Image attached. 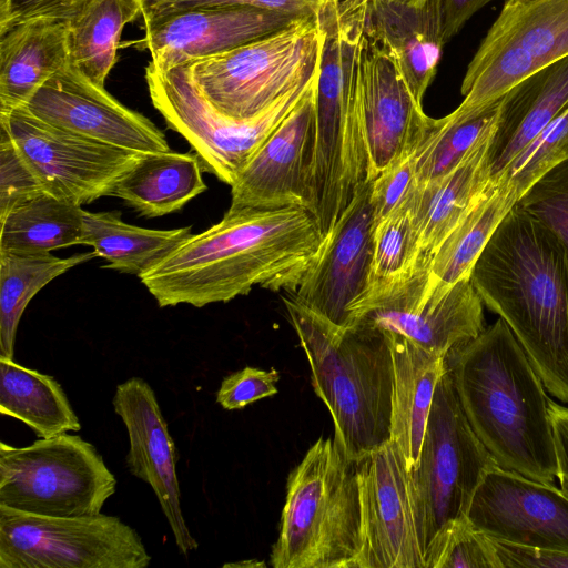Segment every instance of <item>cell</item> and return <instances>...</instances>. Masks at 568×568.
I'll use <instances>...</instances> for the list:
<instances>
[{
  "label": "cell",
  "instance_id": "1",
  "mask_svg": "<svg viewBox=\"0 0 568 568\" xmlns=\"http://www.w3.org/2000/svg\"><path fill=\"white\" fill-rule=\"evenodd\" d=\"M323 237L304 207L227 210L140 280L160 307L225 303L255 285L292 294Z\"/></svg>",
  "mask_w": 568,
  "mask_h": 568
},
{
  "label": "cell",
  "instance_id": "2",
  "mask_svg": "<svg viewBox=\"0 0 568 568\" xmlns=\"http://www.w3.org/2000/svg\"><path fill=\"white\" fill-rule=\"evenodd\" d=\"M470 281L509 326L546 389L568 404V251L517 203L475 262Z\"/></svg>",
  "mask_w": 568,
  "mask_h": 568
},
{
  "label": "cell",
  "instance_id": "3",
  "mask_svg": "<svg viewBox=\"0 0 568 568\" xmlns=\"http://www.w3.org/2000/svg\"><path fill=\"white\" fill-rule=\"evenodd\" d=\"M446 359L466 418L497 465L554 483L550 398L506 322L499 317Z\"/></svg>",
  "mask_w": 568,
  "mask_h": 568
},
{
  "label": "cell",
  "instance_id": "4",
  "mask_svg": "<svg viewBox=\"0 0 568 568\" xmlns=\"http://www.w3.org/2000/svg\"><path fill=\"white\" fill-rule=\"evenodd\" d=\"M283 302L313 389L331 413L336 444L357 462L389 443L393 358L385 334L361 326L339 329L291 295Z\"/></svg>",
  "mask_w": 568,
  "mask_h": 568
},
{
  "label": "cell",
  "instance_id": "5",
  "mask_svg": "<svg viewBox=\"0 0 568 568\" xmlns=\"http://www.w3.org/2000/svg\"><path fill=\"white\" fill-rule=\"evenodd\" d=\"M316 17L323 45L316 87L312 196L317 207L339 211L368 181L357 68L364 0H341Z\"/></svg>",
  "mask_w": 568,
  "mask_h": 568
},
{
  "label": "cell",
  "instance_id": "6",
  "mask_svg": "<svg viewBox=\"0 0 568 568\" xmlns=\"http://www.w3.org/2000/svg\"><path fill=\"white\" fill-rule=\"evenodd\" d=\"M356 462L320 437L287 477L274 568H355L361 549Z\"/></svg>",
  "mask_w": 568,
  "mask_h": 568
},
{
  "label": "cell",
  "instance_id": "7",
  "mask_svg": "<svg viewBox=\"0 0 568 568\" xmlns=\"http://www.w3.org/2000/svg\"><path fill=\"white\" fill-rule=\"evenodd\" d=\"M323 32L315 14L232 50L187 63L202 94L221 114L253 119L307 80L321 61Z\"/></svg>",
  "mask_w": 568,
  "mask_h": 568
},
{
  "label": "cell",
  "instance_id": "8",
  "mask_svg": "<svg viewBox=\"0 0 568 568\" xmlns=\"http://www.w3.org/2000/svg\"><path fill=\"white\" fill-rule=\"evenodd\" d=\"M297 84L267 110L250 120H233L217 112L202 94L186 64L166 70L151 61L145 80L153 106L168 126L180 133L200 159L203 171L233 185L266 139L303 98L320 71Z\"/></svg>",
  "mask_w": 568,
  "mask_h": 568
},
{
  "label": "cell",
  "instance_id": "9",
  "mask_svg": "<svg viewBox=\"0 0 568 568\" xmlns=\"http://www.w3.org/2000/svg\"><path fill=\"white\" fill-rule=\"evenodd\" d=\"M115 490L103 457L79 435L39 438L26 447L0 443L1 505L41 516H93Z\"/></svg>",
  "mask_w": 568,
  "mask_h": 568
},
{
  "label": "cell",
  "instance_id": "10",
  "mask_svg": "<svg viewBox=\"0 0 568 568\" xmlns=\"http://www.w3.org/2000/svg\"><path fill=\"white\" fill-rule=\"evenodd\" d=\"M496 466L466 418L447 366L435 390L418 466L409 470L425 562L433 541L466 517L479 483Z\"/></svg>",
  "mask_w": 568,
  "mask_h": 568
},
{
  "label": "cell",
  "instance_id": "11",
  "mask_svg": "<svg viewBox=\"0 0 568 568\" xmlns=\"http://www.w3.org/2000/svg\"><path fill=\"white\" fill-rule=\"evenodd\" d=\"M483 304L470 276L435 283L425 260L403 278L368 287L351 308V327L396 333L447 357L485 329Z\"/></svg>",
  "mask_w": 568,
  "mask_h": 568
},
{
  "label": "cell",
  "instance_id": "12",
  "mask_svg": "<svg viewBox=\"0 0 568 568\" xmlns=\"http://www.w3.org/2000/svg\"><path fill=\"white\" fill-rule=\"evenodd\" d=\"M142 538L119 517H51L0 504V568H146Z\"/></svg>",
  "mask_w": 568,
  "mask_h": 568
},
{
  "label": "cell",
  "instance_id": "13",
  "mask_svg": "<svg viewBox=\"0 0 568 568\" xmlns=\"http://www.w3.org/2000/svg\"><path fill=\"white\" fill-rule=\"evenodd\" d=\"M568 55V0H507L470 60L462 103L467 115L537 70Z\"/></svg>",
  "mask_w": 568,
  "mask_h": 568
},
{
  "label": "cell",
  "instance_id": "14",
  "mask_svg": "<svg viewBox=\"0 0 568 568\" xmlns=\"http://www.w3.org/2000/svg\"><path fill=\"white\" fill-rule=\"evenodd\" d=\"M0 125L44 191L80 206L110 196L116 181L140 155L51 125L26 106L0 113Z\"/></svg>",
  "mask_w": 568,
  "mask_h": 568
},
{
  "label": "cell",
  "instance_id": "15",
  "mask_svg": "<svg viewBox=\"0 0 568 568\" xmlns=\"http://www.w3.org/2000/svg\"><path fill=\"white\" fill-rule=\"evenodd\" d=\"M361 549L355 568H426L410 473L390 440L356 462Z\"/></svg>",
  "mask_w": 568,
  "mask_h": 568
},
{
  "label": "cell",
  "instance_id": "16",
  "mask_svg": "<svg viewBox=\"0 0 568 568\" xmlns=\"http://www.w3.org/2000/svg\"><path fill=\"white\" fill-rule=\"evenodd\" d=\"M375 221L371 181L362 185L290 294L331 325L351 327V308L365 294L372 276Z\"/></svg>",
  "mask_w": 568,
  "mask_h": 568
},
{
  "label": "cell",
  "instance_id": "17",
  "mask_svg": "<svg viewBox=\"0 0 568 568\" xmlns=\"http://www.w3.org/2000/svg\"><path fill=\"white\" fill-rule=\"evenodd\" d=\"M467 519L493 540L568 552V491L496 466L479 483Z\"/></svg>",
  "mask_w": 568,
  "mask_h": 568
},
{
  "label": "cell",
  "instance_id": "18",
  "mask_svg": "<svg viewBox=\"0 0 568 568\" xmlns=\"http://www.w3.org/2000/svg\"><path fill=\"white\" fill-rule=\"evenodd\" d=\"M357 68L368 181L396 160L413 154L435 119L425 114L389 53L364 27L357 43Z\"/></svg>",
  "mask_w": 568,
  "mask_h": 568
},
{
  "label": "cell",
  "instance_id": "19",
  "mask_svg": "<svg viewBox=\"0 0 568 568\" xmlns=\"http://www.w3.org/2000/svg\"><path fill=\"white\" fill-rule=\"evenodd\" d=\"M318 75L231 185L229 210H311Z\"/></svg>",
  "mask_w": 568,
  "mask_h": 568
},
{
  "label": "cell",
  "instance_id": "20",
  "mask_svg": "<svg viewBox=\"0 0 568 568\" xmlns=\"http://www.w3.org/2000/svg\"><path fill=\"white\" fill-rule=\"evenodd\" d=\"M24 106L51 125L104 144L139 154L171 150L151 120L124 106L70 64L49 78Z\"/></svg>",
  "mask_w": 568,
  "mask_h": 568
},
{
  "label": "cell",
  "instance_id": "21",
  "mask_svg": "<svg viewBox=\"0 0 568 568\" xmlns=\"http://www.w3.org/2000/svg\"><path fill=\"white\" fill-rule=\"evenodd\" d=\"M112 405L128 430L126 467L133 476L151 486L178 550L187 558L199 545L183 517L176 474L178 452L154 390L143 378L133 376L116 386Z\"/></svg>",
  "mask_w": 568,
  "mask_h": 568
},
{
  "label": "cell",
  "instance_id": "22",
  "mask_svg": "<svg viewBox=\"0 0 568 568\" xmlns=\"http://www.w3.org/2000/svg\"><path fill=\"white\" fill-rule=\"evenodd\" d=\"M301 18V17H300ZM296 17L254 7H207L144 21L143 48L161 70L187 64L270 36Z\"/></svg>",
  "mask_w": 568,
  "mask_h": 568
},
{
  "label": "cell",
  "instance_id": "23",
  "mask_svg": "<svg viewBox=\"0 0 568 568\" xmlns=\"http://www.w3.org/2000/svg\"><path fill=\"white\" fill-rule=\"evenodd\" d=\"M365 28L389 53L419 105L434 80L444 44L438 0L408 8L364 0Z\"/></svg>",
  "mask_w": 568,
  "mask_h": 568
},
{
  "label": "cell",
  "instance_id": "24",
  "mask_svg": "<svg viewBox=\"0 0 568 568\" xmlns=\"http://www.w3.org/2000/svg\"><path fill=\"white\" fill-rule=\"evenodd\" d=\"M568 106V55L511 87L501 98L488 149L490 179L497 180L511 161Z\"/></svg>",
  "mask_w": 568,
  "mask_h": 568
},
{
  "label": "cell",
  "instance_id": "25",
  "mask_svg": "<svg viewBox=\"0 0 568 568\" xmlns=\"http://www.w3.org/2000/svg\"><path fill=\"white\" fill-rule=\"evenodd\" d=\"M0 36V113H7L24 106L49 78L70 64L67 21L31 19Z\"/></svg>",
  "mask_w": 568,
  "mask_h": 568
},
{
  "label": "cell",
  "instance_id": "26",
  "mask_svg": "<svg viewBox=\"0 0 568 568\" xmlns=\"http://www.w3.org/2000/svg\"><path fill=\"white\" fill-rule=\"evenodd\" d=\"M393 358L390 440L400 450L408 470L418 466L435 390L447 369V359L425 351L408 338L383 332Z\"/></svg>",
  "mask_w": 568,
  "mask_h": 568
},
{
  "label": "cell",
  "instance_id": "27",
  "mask_svg": "<svg viewBox=\"0 0 568 568\" xmlns=\"http://www.w3.org/2000/svg\"><path fill=\"white\" fill-rule=\"evenodd\" d=\"M491 136L481 141L447 174L427 183H417L407 200L424 257L432 258L490 183L488 149Z\"/></svg>",
  "mask_w": 568,
  "mask_h": 568
},
{
  "label": "cell",
  "instance_id": "28",
  "mask_svg": "<svg viewBox=\"0 0 568 568\" xmlns=\"http://www.w3.org/2000/svg\"><path fill=\"white\" fill-rule=\"evenodd\" d=\"M202 172L200 159L192 152L140 154L116 181L110 196L121 199L142 216H163L206 191Z\"/></svg>",
  "mask_w": 568,
  "mask_h": 568
},
{
  "label": "cell",
  "instance_id": "29",
  "mask_svg": "<svg viewBox=\"0 0 568 568\" xmlns=\"http://www.w3.org/2000/svg\"><path fill=\"white\" fill-rule=\"evenodd\" d=\"M192 227L153 230L125 223L121 212L83 213L82 245L108 261L104 268L141 276L192 235Z\"/></svg>",
  "mask_w": 568,
  "mask_h": 568
},
{
  "label": "cell",
  "instance_id": "30",
  "mask_svg": "<svg viewBox=\"0 0 568 568\" xmlns=\"http://www.w3.org/2000/svg\"><path fill=\"white\" fill-rule=\"evenodd\" d=\"M142 14L139 0H82L67 20L69 63L104 88L125 24Z\"/></svg>",
  "mask_w": 568,
  "mask_h": 568
},
{
  "label": "cell",
  "instance_id": "31",
  "mask_svg": "<svg viewBox=\"0 0 568 568\" xmlns=\"http://www.w3.org/2000/svg\"><path fill=\"white\" fill-rule=\"evenodd\" d=\"M517 201V192L505 175L491 180L434 252L430 260L434 282L450 286L469 277L493 233Z\"/></svg>",
  "mask_w": 568,
  "mask_h": 568
},
{
  "label": "cell",
  "instance_id": "32",
  "mask_svg": "<svg viewBox=\"0 0 568 568\" xmlns=\"http://www.w3.org/2000/svg\"><path fill=\"white\" fill-rule=\"evenodd\" d=\"M0 413L24 423L39 438L79 432L81 423L51 375L0 357Z\"/></svg>",
  "mask_w": 568,
  "mask_h": 568
},
{
  "label": "cell",
  "instance_id": "33",
  "mask_svg": "<svg viewBox=\"0 0 568 568\" xmlns=\"http://www.w3.org/2000/svg\"><path fill=\"white\" fill-rule=\"evenodd\" d=\"M83 213L80 205L39 194L0 219V252L50 253L82 245Z\"/></svg>",
  "mask_w": 568,
  "mask_h": 568
},
{
  "label": "cell",
  "instance_id": "34",
  "mask_svg": "<svg viewBox=\"0 0 568 568\" xmlns=\"http://www.w3.org/2000/svg\"><path fill=\"white\" fill-rule=\"evenodd\" d=\"M95 252L58 257L51 253L0 252V357L13 359L21 316L36 294Z\"/></svg>",
  "mask_w": 568,
  "mask_h": 568
},
{
  "label": "cell",
  "instance_id": "35",
  "mask_svg": "<svg viewBox=\"0 0 568 568\" xmlns=\"http://www.w3.org/2000/svg\"><path fill=\"white\" fill-rule=\"evenodd\" d=\"M500 98L459 118L450 113L435 123L414 152L418 184L439 179L454 170L486 138L494 133Z\"/></svg>",
  "mask_w": 568,
  "mask_h": 568
},
{
  "label": "cell",
  "instance_id": "36",
  "mask_svg": "<svg viewBox=\"0 0 568 568\" xmlns=\"http://www.w3.org/2000/svg\"><path fill=\"white\" fill-rule=\"evenodd\" d=\"M406 203L375 226L368 287L403 278L423 261L430 260L422 254L419 236Z\"/></svg>",
  "mask_w": 568,
  "mask_h": 568
},
{
  "label": "cell",
  "instance_id": "37",
  "mask_svg": "<svg viewBox=\"0 0 568 568\" xmlns=\"http://www.w3.org/2000/svg\"><path fill=\"white\" fill-rule=\"evenodd\" d=\"M566 160L568 106L511 161L501 175L515 187L519 199L540 176Z\"/></svg>",
  "mask_w": 568,
  "mask_h": 568
},
{
  "label": "cell",
  "instance_id": "38",
  "mask_svg": "<svg viewBox=\"0 0 568 568\" xmlns=\"http://www.w3.org/2000/svg\"><path fill=\"white\" fill-rule=\"evenodd\" d=\"M426 568H500L493 540L467 517L448 525L433 541Z\"/></svg>",
  "mask_w": 568,
  "mask_h": 568
},
{
  "label": "cell",
  "instance_id": "39",
  "mask_svg": "<svg viewBox=\"0 0 568 568\" xmlns=\"http://www.w3.org/2000/svg\"><path fill=\"white\" fill-rule=\"evenodd\" d=\"M517 204L545 223L568 251V160L540 176Z\"/></svg>",
  "mask_w": 568,
  "mask_h": 568
},
{
  "label": "cell",
  "instance_id": "40",
  "mask_svg": "<svg viewBox=\"0 0 568 568\" xmlns=\"http://www.w3.org/2000/svg\"><path fill=\"white\" fill-rule=\"evenodd\" d=\"M44 189L7 129L0 125V219Z\"/></svg>",
  "mask_w": 568,
  "mask_h": 568
},
{
  "label": "cell",
  "instance_id": "41",
  "mask_svg": "<svg viewBox=\"0 0 568 568\" xmlns=\"http://www.w3.org/2000/svg\"><path fill=\"white\" fill-rule=\"evenodd\" d=\"M416 184L414 153L396 160L371 181L375 226L407 202Z\"/></svg>",
  "mask_w": 568,
  "mask_h": 568
},
{
  "label": "cell",
  "instance_id": "42",
  "mask_svg": "<svg viewBox=\"0 0 568 568\" xmlns=\"http://www.w3.org/2000/svg\"><path fill=\"white\" fill-rule=\"evenodd\" d=\"M280 374L246 366L225 376L216 392V403L226 410L242 409L245 406L277 393Z\"/></svg>",
  "mask_w": 568,
  "mask_h": 568
},
{
  "label": "cell",
  "instance_id": "43",
  "mask_svg": "<svg viewBox=\"0 0 568 568\" xmlns=\"http://www.w3.org/2000/svg\"><path fill=\"white\" fill-rule=\"evenodd\" d=\"M82 0H0V32L37 18L68 20Z\"/></svg>",
  "mask_w": 568,
  "mask_h": 568
},
{
  "label": "cell",
  "instance_id": "44",
  "mask_svg": "<svg viewBox=\"0 0 568 568\" xmlns=\"http://www.w3.org/2000/svg\"><path fill=\"white\" fill-rule=\"evenodd\" d=\"M493 540V539H491ZM500 568H568V552L493 540Z\"/></svg>",
  "mask_w": 568,
  "mask_h": 568
},
{
  "label": "cell",
  "instance_id": "45",
  "mask_svg": "<svg viewBox=\"0 0 568 568\" xmlns=\"http://www.w3.org/2000/svg\"><path fill=\"white\" fill-rule=\"evenodd\" d=\"M235 6L274 10L296 18L314 14L307 0H175L153 17L195 8Z\"/></svg>",
  "mask_w": 568,
  "mask_h": 568
},
{
  "label": "cell",
  "instance_id": "46",
  "mask_svg": "<svg viewBox=\"0 0 568 568\" xmlns=\"http://www.w3.org/2000/svg\"><path fill=\"white\" fill-rule=\"evenodd\" d=\"M490 1L494 0H438L444 44L459 32L475 12Z\"/></svg>",
  "mask_w": 568,
  "mask_h": 568
},
{
  "label": "cell",
  "instance_id": "47",
  "mask_svg": "<svg viewBox=\"0 0 568 568\" xmlns=\"http://www.w3.org/2000/svg\"><path fill=\"white\" fill-rule=\"evenodd\" d=\"M549 412L556 442L560 487L568 491V407L550 399Z\"/></svg>",
  "mask_w": 568,
  "mask_h": 568
},
{
  "label": "cell",
  "instance_id": "48",
  "mask_svg": "<svg viewBox=\"0 0 568 568\" xmlns=\"http://www.w3.org/2000/svg\"><path fill=\"white\" fill-rule=\"evenodd\" d=\"M142 6L143 20H148L158 14L175 0H139Z\"/></svg>",
  "mask_w": 568,
  "mask_h": 568
},
{
  "label": "cell",
  "instance_id": "49",
  "mask_svg": "<svg viewBox=\"0 0 568 568\" xmlns=\"http://www.w3.org/2000/svg\"><path fill=\"white\" fill-rule=\"evenodd\" d=\"M314 14L317 16L324 11L328 6L338 3L341 0H307Z\"/></svg>",
  "mask_w": 568,
  "mask_h": 568
},
{
  "label": "cell",
  "instance_id": "50",
  "mask_svg": "<svg viewBox=\"0 0 568 568\" xmlns=\"http://www.w3.org/2000/svg\"><path fill=\"white\" fill-rule=\"evenodd\" d=\"M395 4L408 7V8H422L424 7L428 0H385Z\"/></svg>",
  "mask_w": 568,
  "mask_h": 568
}]
</instances>
